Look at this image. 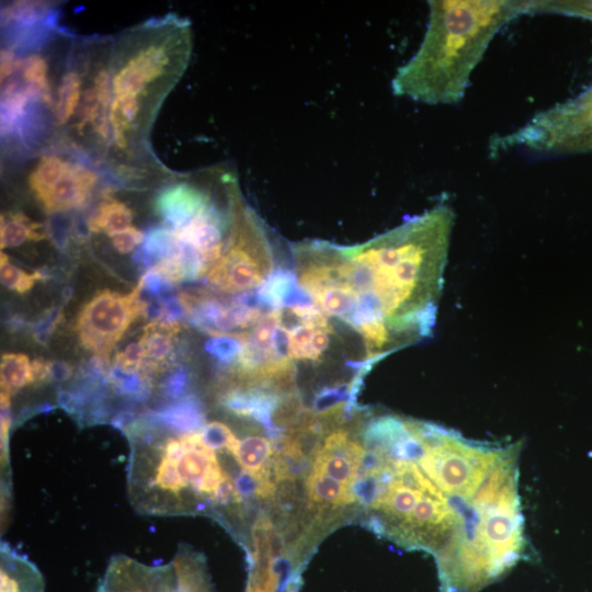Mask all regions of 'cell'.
Segmentation results:
<instances>
[{"label": "cell", "mask_w": 592, "mask_h": 592, "mask_svg": "<svg viewBox=\"0 0 592 592\" xmlns=\"http://www.w3.org/2000/svg\"><path fill=\"white\" fill-rule=\"evenodd\" d=\"M1 80L5 79L13 72L14 68V54L12 50L4 48L1 50Z\"/></svg>", "instance_id": "cell-30"}, {"label": "cell", "mask_w": 592, "mask_h": 592, "mask_svg": "<svg viewBox=\"0 0 592 592\" xmlns=\"http://www.w3.org/2000/svg\"><path fill=\"white\" fill-rule=\"evenodd\" d=\"M96 182V174L69 163L60 179L35 197L46 213L66 212L84 204Z\"/></svg>", "instance_id": "cell-8"}, {"label": "cell", "mask_w": 592, "mask_h": 592, "mask_svg": "<svg viewBox=\"0 0 592 592\" xmlns=\"http://www.w3.org/2000/svg\"><path fill=\"white\" fill-rule=\"evenodd\" d=\"M73 367L65 361H48V377L56 382H64L72 376Z\"/></svg>", "instance_id": "cell-29"}, {"label": "cell", "mask_w": 592, "mask_h": 592, "mask_svg": "<svg viewBox=\"0 0 592 592\" xmlns=\"http://www.w3.org/2000/svg\"><path fill=\"white\" fill-rule=\"evenodd\" d=\"M119 418L129 444L127 496L143 515L213 513L240 516L244 502L236 479L243 471L236 449H215L193 430L177 428L156 413ZM238 447V446H237Z\"/></svg>", "instance_id": "cell-2"}, {"label": "cell", "mask_w": 592, "mask_h": 592, "mask_svg": "<svg viewBox=\"0 0 592 592\" xmlns=\"http://www.w3.org/2000/svg\"><path fill=\"white\" fill-rule=\"evenodd\" d=\"M42 98L39 89L29 84L24 90H19L15 83L5 86L1 102V129L9 133L13 129L14 123L19 119L30 99Z\"/></svg>", "instance_id": "cell-18"}, {"label": "cell", "mask_w": 592, "mask_h": 592, "mask_svg": "<svg viewBox=\"0 0 592 592\" xmlns=\"http://www.w3.org/2000/svg\"><path fill=\"white\" fill-rule=\"evenodd\" d=\"M61 316L59 307H53L44 312L33 326V337L39 344H46Z\"/></svg>", "instance_id": "cell-25"}, {"label": "cell", "mask_w": 592, "mask_h": 592, "mask_svg": "<svg viewBox=\"0 0 592 592\" xmlns=\"http://www.w3.org/2000/svg\"><path fill=\"white\" fill-rule=\"evenodd\" d=\"M212 200L206 191L181 184L161 195L158 209L174 231L187 224Z\"/></svg>", "instance_id": "cell-10"}, {"label": "cell", "mask_w": 592, "mask_h": 592, "mask_svg": "<svg viewBox=\"0 0 592 592\" xmlns=\"http://www.w3.org/2000/svg\"><path fill=\"white\" fill-rule=\"evenodd\" d=\"M20 69L24 79L29 84L39 89L42 99L50 103V91L47 80V64L43 57L38 55H32L19 61Z\"/></svg>", "instance_id": "cell-23"}, {"label": "cell", "mask_w": 592, "mask_h": 592, "mask_svg": "<svg viewBox=\"0 0 592 592\" xmlns=\"http://www.w3.org/2000/svg\"><path fill=\"white\" fill-rule=\"evenodd\" d=\"M39 569L7 543L0 546V592H44Z\"/></svg>", "instance_id": "cell-9"}, {"label": "cell", "mask_w": 592, "mask_h": 592, "mask_svg": "<svg viewBox=\"0 0 592 592\" xmlns=\"http://www.w3.org/2000/svg\"><path fill=\"white\" fill-rule=\"evenodd\" d=\"M1 391L13 392L34 383L32 362L23 353H4L0 364Z\"/></svg>", "instance_id": "cell-17"}, {"label": "cell", "mask_w": 592, "mask_h": 592, "mask_svg": "<svg viewBox=\"0 0 592 592\" xmlns=\"http://www.w3.org/2000/svg\"><path fill=\"white\" fill-rule=\"evenodd\" d=\"M181 325H171L162 321L148 322L141 334L145 348V362L143 374L148 376L161 367L171 354L173 339L180 332Z\"/></svg>", "instance_id": "cell-12"}, {"label": "cell", "mask_w": 592, "mask_h": 592, "mask_svg": "<svg viewBox=\"0 0 592 592\" xmlns=\"http://www.w3.org/2000/svg\"><path fill=\"white\" fill-rule=\"evenodd\" d=\"M132 220L133 213L124 203L110 200L90 217L88 227L92 232L113 236L130 227Z\"/></svg>", "instance_id": "cell-16"}, {"label": "cell", "mask_w": 592, "mask_h": 592, "mask_svg": "<svg viewBox=\"0 0 592 592\" xmlns=\"http://www.w3.org/2000/svg\"><path fill=\"white\" fill-rule=\"evenodd\" d=\"M0 278L2 285L15 291L19 294L27 293L38 281L36 273H26L14 264L10 263L9 258L3 251L0 254Z\"/></svg>", "instance_id": "cell-22"}, {"label": "cell", "mask_w": 592, "mask_h": 592, "mask_svg": "<svg viewBox=\"0 0 592 592\" xmlns=\"http://www.w3.org/2000/svg\"><path fill=\"white\" fill-rule=\"evenodd\" d=\"M32 220L22 213H11L1 216L0 246L1 250L22 244L30 239Z\"/></svg>", "instance_id": "cell-20"}, {"label": "cell", "mask_w": 592, "mask_h": 592, "mask_svg": "<svg viewBox=\"0 0 592 592\" xmlns=\"http://www.w3.org/2000/svg\"><path fill=\"white\" fill-rule=\"evenodd\" d=\"M306 493L309 508H338L355 501L351 487L314 470L307 477Z\"/></svg>", "instance_id": "cell-13"}, {"label": "cell", "mask_w": 592, "mask_h": 592, "mask_svg": "<svg viewBox=\"0 0 592 592\" xmlns=\"http://www.w3.org/2000/svg\"><path fill=\"white\" fill-rule=\"evenodd\" d=\"M170 64L167 44L151 43L138 49L122 66L113 78L115 96H134L143 94L146 88L160 79Z\"/></svg>", "instance_id": "cell-7"}, {"label": "cell", "mask_w": 592, "mask_h": 592, "mask_svg": "<svg viewBox=\"0 0 592 592\" xmlns=\"http://www.w3.org/2000/svg\"><path fill=\"white\" fill-rule=\"evenodd\" d=\"M98 592H179L174 563L146 565L126 555L113 556Z\"/></svg>", "instance_id": "cell-6"}, {"label": "cell", "mask_w": 592, "mask_h": 592, "mask_svg": "<svg viewBox=\"0 0 592 592\" xmlns=\"http://www.w3.org/2000/svg\"><path fill=\"white\" fill-rule=\"evenodd\" d=\"M287 592H296L295 587H294V585H289V589L287 590Z\"/></svg>", "instance_id": "cell-31"}, {"label": "cell", "mask_w": 592, "mask_h": 592, "mask_svg": "<svg viewBox=\"0 0 592 592\" xmlns=\"http://www.w3.org/2000/svg\"><path fill=\"white\" fill-rule=\"evenodd\" d=\"M43 7L44 5L38 2H18L5 9L4 15L8 20L31 23L41 16Z\"/></svg>", "instance_id": "cell-26"}, {"label": "cell", "mask_w": 592, "mask_h": 592, "mask_svg": "<svg viewBox=\"0 0 592 592\" xmlns=\"http://www.w3.org/2000/svg\"><path fill=\"white\" fill-rule=\"evenodd\" d=\"M246 592H258L255 591L254 589L250 588V587H247V591Z\"/></svg>", "instance_id": "cell-32"}, {"label": "cell", "mask_w": 592, "mask_h": 592, "mask_svg": "<svg viewBox=\"0 0 592 592\" xmlns=\"http://www.w3.org/2000/svg\"><path fill=\"white\" fill-rule=\"evenodd\" d=\"M423 39L398 68L392 93L437 105L460 102L490 42L510 21L528 13L530 1L432 0Z\"/></svg>", "instance_id": "cell-3"}, {"label": "cell", "mask_w": 592, "mask_h": 592, "mask_svg": "<svg viewBox=\"0 0 592 592\" xmlns=\"http://www.w3.org/2000/svg\"><path fill=\"white\" fill-rule=\"evenodd\" d=\"M187 386V375L183 369H178L170 374L164 383L163 387L168 395L179 396Z\"/></svg>", "instance_id": "cell-28"}, {"label": "cell", "mask_w": 592, "mask_h": 592, "mask_svg": "<svg viewBox=\"0 0 592 592\" xmlns=\"http://www.w3.org/2000/svg\"><path fill=\"white\" fill-rule=\"evenodd\" d=\"M138 317L139 310L132 293L121 295L104 289L82 307L75 329L86 350L109 360L115 344Z\"/></svg>", "instance_id": "cell-5"}, {"label": "cell", "mask_w": 592, "mask_h": 592, "mask_svg": "<svg viewBox=\"0 0 592 592\" xmlns=\"http://www.w3.org/2000/svg\"><path fill=\"white\" fill-rule=\"evenodd\" d=\"M145 362V348L141 338L137 341H132L125 345V348L116 354V366L127 371L135 372L141 369Z\"/></svg>", "instance_id": "cell-24"}, {"label": "cell", "mask_w": 592, "mask_h": 592, "mask_svg": "<svg viewBox=\"0 0 592 592\" xmlns=\"http://www.w3.org/2000/svg\"><path fill=\"white\" fill-rule=\"evenodd\" d=\"M275 452L274 444L262 435H247L240 440L236 449V458L246 471L261 476L270 468Z\"/></svg>", "instance_id": "cell-15"}, {"label": "cell", "mask_w": 592, "mask_h": 592, "mask_svg": "<svg viewBox=\"0 0 592 592\" xmlns=\"http://www.w3.org/2000/svg\"><path fill=\"white\" fill-rule=\"evenodd\" d=\"M454 221L441 204L360 244L297 242L295 275L327 317L358 332L372 365L432 331Z\"/></svg>", "instance_id": "cell-1"}, {"label": "cell", "mask_w": 592, "mask_h": 592, "mask_svg": "<svg viewBox=\"0 0 592 592\" xmlns=\"http://www.w3.org/2000/svg\"><path fill=\"white\" fill-rule=\"evenodd\" d=\"M111 238L115 250L122 254H126L145 240V235L136 227L130 226L125 230L111 236Z\"/></svg>", "instance_id": "cell-27"}, {"label": "cell", "mask_w": 592, "mask_h": 592, "mask_svg": "<svg viewBox=\"0 0 592 592\" xmlns=\"http://www.w3.org/2000/svg\"><path fill=\"white\" fill-rule=\"evenodd\" d=\"M258 295L267 310L316 305L309 294L299 285L295 273L282 269L272 272L258 288Z\"/></svg>", "instance_id": "cell-11"}, {"label": "cell", "mask_w": 592, "mask_h": 592, "mask_svg": "<svg viewBox=\"0 0 592 592\" xmlns=\"http://www.w3.org/2000/svg\"><path fill=\"white\" fill-rule=\"evenodd\" d=\"M242 338L239 333L213 335L205 343L206 351L226 364H235L241 350Z\"/></svg>", "instance_id": "cell-21"}, {"label": "cell", "mask_w": 592, "mask_h": 592, "mask_svg": "<svg viewBox=\"0 0 592 592\" xmlns=\"http://www.w3.org/2000/svg\"><path fill=\"white\" fill-rule=\"evenodd\" d=\"M172 562L178 574L179 592H212L205 561L198 554L181 546Z\"/></svg>", "instance_id": "cell-14"}, {"label": "cell", "mask_w": 592, "mask_h": 592, "mask_svg": "<svg viewBox=\"0 0 592 592\" xmlns=\"http://www.w3.org/2000/svg\"><path fill=\"white\" fill-rule=\"evenodd\" d=\"M273 272V254L261 219L243 207L223 255L205 275L209 285L226 293L259 288Z\"/></svg>", "instance_id": "cell-4"}, {"label": "cell", "mask_w": 592, "mask_h": 592, "mask_svg": "<svg viewBox=\"0 0 592 592\" xmlns=\"http://www.w3.org/2000/svg\"><path fill=\"white\" fill-rule=\"evenodd\" d=\"M81 81L77 72H67L58 89L56 103V122L65 124L72 115L80 98Z\"/></svg>", "instance_id": "cell-19"}]
</instances>
